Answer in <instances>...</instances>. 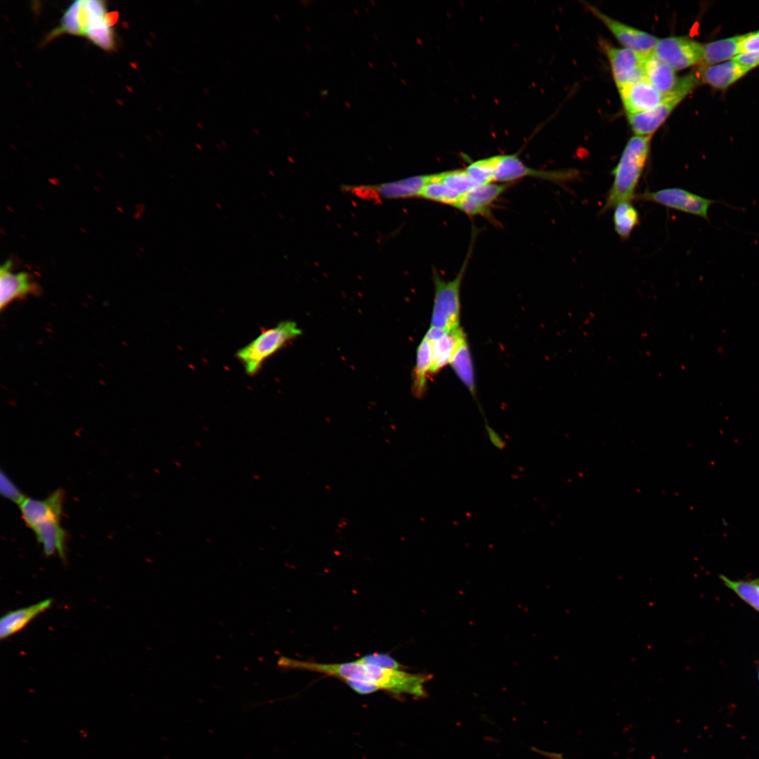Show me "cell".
Returning <instances> with one entry per match:
<instances>
[{
  "label": "cell",
  "instance_id": "cell-1",
  "mask_svg": "<svg viewBox=\"0 0 759 759\" xmlns=\"http://www.w3.org/2000/svg\"><path fill=\"white\" fill-rule=\"evenodd\" d=\"M277 666L281 669L301 670L336 677L342 680L356 681L377 687L394 696L411 695L427 696L424 684L431 677L413 674L402 670L388 669L357 661L341 663H321L280 656Z\"/></svg>",
  "mask_w": 759,
  "mask_h": 759
},
{
  "label": "cell",
  "instance_id": "cell-2",
  "mask_svg": "<svg viewBox=\"0 0 759 759\" xmlns=\"http://www.w3.org/2000/svg\"><path fill=\"white\" fill-rule=\"evenodd\" d=\"M117 13L110 12L106 3L98 0H79L64 12L59 25L48 34L46 41L62 34L84 37L106 51L116 48L114 25Z\"/></svg>",
  "mask_w": 759,
  "mask_h": 759
},
{
  "label": "cell",
  "instance_id": "cell-3",
  "mask_svg": "<svg viewBox=\"0 0 759 759\" xmlns=\"http://www.w3.org/2000/svg\"><path fill=\"white\" fill-rule=\"evenodd\" d=\"M651 136H635L629 139L616 166L612 170L613 183L609 190L604 213L618 204L631 202L644 169L650 151Z\"/></svg>",
  "mask_w": 759,
  "mask_h": 759
},
{
  "label": "cell",
  "instance_id": "cell-4",
  "mask_svg": "<svg viewBox=\"0 0 759 759\" xmlns=\"http://www.w3.org/2000/svg\"><path fill=\"white\" fill-rule=\"evenodd\" d=\"M476 232L473 230L470 245L463 263L454 278L443 279L436 269L432 277L434 286V306L431 326L442 329L448 332L460 327V290L462 283L472 254Z\"/></svg>",
  "mask_w": 759,
  "mask_h": 759
},
{
  "label": "cell",
  "instance_id": "cell-5",
  "mask_svg": "<svg viewBox=\"0 0 759 759\" xmlns=\"http://www.w3.org/2000/svg\"><path fill=\"white\" fill-rule=\"evenodd\" d=\"M301 334V330L295 322L282 321L261 331L255 339L236 352V358L246 373L253 376L259 371L266 360Z\"/></svg>",
  "mask_w": 759,
  "mask_h": 759
},
{
  "label": "cell",
  "instance_id": "cell-6",
  "mask_svg": "<svg viewBox=\"0 0 759 759\" xmlns=\"http://www.w3.org/2000/svg\"><path fill=\"white\" fill-rule=\"evenodd\" d=\"M701 83L697 73L679 78L675 88L656 108L642 112L628 115V119L636 136H651L666 120L675 107Z\"/></svg>",
  "mask_w": 759,
  "mask_h": 759
},
{
  "label": "cell",
  "instance_id": "cell-7",
  "mask_svg": "<svg viewBox=\"0 0 759 759\" xmlns=\"http://www.w3.org/2000/svg\"><path fill=\"white\" fill-rule=\"evenodd\" d=\"M432 174L417 175L378 184L344 186V190L369 200L405 199L421 197Z\"/></svg>",
  "mask_w": 759,
  "mask_h": 759
},
{
  "label": "cell",
  "instance_id": "cell-8",
  "mask_svg": "<svg viewBox=\"0 0 759 759\" xmlns=\"http://www.w3.org/2000/svg\"><path fill=\"white\" fill-rule=\"evenodd\" d=\"M661 205L664 207L693 214L709 220L710 207L718 201L701 197L679 188H665L636 195L635 198Z\"/></svg>",
  "mask_w": 759,
  "mask_h": 759
},
{
  "label": "cell",
  "instance_id": "cell-9",
  "mask_svg": "<svg viewBox=\"0 0 759 759\" xmlns=\"http://www.w3.org/2000/svg\"><path fill=\"white\" fill-rule=\"evenodd\" d=\"M703 44L687 37H669L659 39L653 53L675 70L701 63Z\"/></svg>",
  "mask_w": 759,
  "mask_h": 759
},
{
  "label": "cell",
  "instance_id": "cell-10",
  "mask_svg": "<svg viewBox=\"0 0 759 759\" xmlns=\"http://www.w3.org/2000/svg\"><path fill=\"white\" fill-rule=\"evenodd\" d=\"M577 172L574 170L547 171L526 166L517 154L500 155L495 182L510 183L526 177H533L557 183L573 180Z\"/></svg>",
  "mask_w": 759,
  "mask_h": 759
},
{
  "label": "cell",
  "instance_id": "cell-11",
  "mask_svg": "<svg viewBox=\"0 0 759 759\" xmlns=\"http://www.w3.org/2000/svg\"><path fill=\"white\" fill-rule=\"evenodd\" d=\"M609 60L613 77L618 89H621L646 79L642 61L646 54L626 48H618L608 44H602Z\"/></svg>",
  "mask_w": 759,
  "mask_h": 759
},
{
  "label": "cell",
  "instance_id": "cell-12",
  "mask_svg": "<svg viewBox=\"0 0 759 759\" xmlns=\"http://www.w3.org/2000/svg\"><path fill=\"white\" fill-rule=\"evenodd\" d=\"M588 8L593 15L606 25L624 48L642 54H647L653 51L659 40L654 35L614 19L596 7L588 5Z\"/></svg>",
  "mask_w": 759,
  "mask_h": 759
},
{
  "label": "cell",
  "instance_id": "cell-13",
  "mask_svg": "<svg viewBox=\"0 0 759 759\" xmlns=\"http://www.w3.org/2000/svg\"><path fill=\"white\" fill-rule=\"evenodd\" d=\"M510 186L497 182L477 186L465 194L455 207L471 216L488 215L493 203Z\"/></svg>",
  "mask_w": 759,
  "mask_h": 759
},
{
  "label": "cell",
  "instance_id": "cell-14",
  "mask_svg": "<svg viewBox=\"0 0 759 759\" xmlns=\"http://www.w3.org/2000/svg\"><path fill=\"white\" fill-rule=\"evenodd\" d=\"M618 91L627 115L653 109L666 98V95L659 91L646 79L624 86Z\"/></svg>",
  "mask_w": 759,
  "mask_h": 759
},
{
  "label": "cell",
  "instance_id": "cell-15",
  "mask_svg": "<svg viewBox=\"0 0 759 759\" xmlns=\"http://www.w3.org/2000/svg\"><path fill=\"white\" fill-rule=\"evenodd\" d=\"M465 335L460 327L450 332L436 327H429L424 336L429 342L432 350L429 373H436L450 364L458 342Z\"/></svg>",
  "mask_w": 759,
  "mask_h": 759
},
{
  "label": "cell",
  "instance_id": "cell-16",
  "mask_svg": "<svg viewBox=\"0 0 759 759\" xmlns=\"http://www.w3.org/2000/svg\"><path fill=\"white\" fill-rule=\"evenodd\" d=\"M10 261L0 268V309L3 310L13 301L36 291L37 287L25 272L14 273Z\"/></svg>",
  "mask_w": 759,
  "mask_h": 759
},
{
  "label": "cell",
  "instance_id": "cell-17",
  "mask_svg": "<svg viewBox=\"0 0 759 759\" xmlns=\"http://www.w3.org/2000/svg\"><path fill=\"white\" fill-rule=\"evenodd\" d=\"M751 70L748 67L733 59L713 65H703L697 74L701 83L715 89L725 90Z\"/></svg>",
  "mask_w": 759,
  "mask_h": 759
},
{
  "label": "cell",
  "instance_id": "cell-18",
  "mask_svg": "<svg viewBox=\"0 0 759 759\" xmlns=\"http://www.w3.org/2000/svg\"><path fill=\"white\" fill-rule=\"evenodd\" d=\"M60 516L46 517L30 528L41 545L46 556L57 553L60 558L63 559L65 552L66 533L60 526Z\"/></svg>",
  "mask_w": 759,
  "mask_h": 759
},
{
  "label": "cell",
  "instance_id": "cell-19",
  "mask_svg": "<svg viewBox=\"0 0 759 759\" xmlns=\"http://www.w3.org/2000/svg\"><path fill=\"white\" fill-rule=\"evenodd\" d=\"M642 68L646 80L665 95L671 92L677 84L679 78L675 70L653 52L644 56Z\"/></svg>",
  "mask_w": 759,
  "mask_h": 759
},
{
  "label": "cell",
  "instance_id": "cell-20",
  "mask_svg": "<svg viewBox=\"0 0 759 759\" xmlns=\"http://www.w3.org/2000/svg\"><path fill=\"white\" fill-rule=\"evenodd\" d=\"M51 604V599H46L4 614L0 620V638L6 639L21 630L34 618L49 609Z\"/></svg>",
  "mask_w": 759,
  "mask_h": 759
},
{
  "label": "cell",
  "instance_id": "cell-21",
  "mask_svg": "<svg viewBox=\"0 0 759 759\" xmlns=\"http://www.w3.org/2000/svg\"><path fill=\"white\" fill-rule=\"evenodd\" d=\"M744 34L715 40L703 45L702 65H713L737 58L742 53Z\"/></svg>",
  "mask_w": 759,
  "mask_h": 759
},
{
  "label": "cell",
  "instance_id": "cell-22",
  "mask_svg": "<svg viewBox=\"0 0 759 759\" xmlns=\"http://www.w3.org/2000/svg\"><path fill=\"white\" fill-rule=\"evenodd\" d=\"M450 364L460 381L469 391L475 394V383L472 359L466 335L458 344Z\"/></svg>",
  "mask_w": 759,
  "mask_h": 759
},
{
  "label": "cell",
  "instance_id": "cell-23",
  "mask_svg": "<svg viewBox=\"0 0 759 759\" xmlns=\"http://www.w3.org/2000/svg\"><path fill=\"white\" fill-rule=\"evenodd\" d=\"M432 365V350L429 342L424 337L417 349L416 365L414 370L413 390L421 397L427 387V377Z\"/></svg>",
  "mask_w": 759,
  "mask_h": 759
},
{
  "label": "cell",
  "instance_id": "cell-24",
  "mask_svg": "<svg viewBox=\"0 0 759 759\" xmlns=\"http://www.w3.org/2000/svg\"><path fill=\"white\" fill-rule=\"evenodd\" d=\"M613 223L615 231L621 238L626 240L630 237L640 223L639 213L631 202H621L614 207Z\"/></svg>",
  "mask_w": 759,
  "mask_h": 759
},
{
  "label": "cell",
  "instance_id": "cell-25",
  "mask_svg": "<svg viewBox=\"0 0 759 759\" xmlns=\"http://www.w3.org/2000/svg\"><path fill=\"white\" fill-rule=\"evenodd\" d=\"M500 155L479 159L469 163L465 171L476 186L495 181Z\"/></svg>",
  "mask_w": 759,
  "mask_h": 759
},
{
  "label": "cell",
  "instance_id": "cell-26",
  "mask_svg": "<svg viewBox=\"0 0 759 759\" xmlns=\"http://www.w3.org/2000/svg\"><path fill=\"white\" fill-rule=\"evenodd\" d=\"M462 197L441 181L439 173L432 174V177L421 195V197L426 200L453 207H455Z\"/></svg>",
  "mask_w": 759,
  "mask_h": 759
},
{
  "label": "cell",
  "instance_id": "cell-27",
  "mask_svg": "<svg viewBox=\"0 0 759 759\" xmlns=\"http://www.w3.org/2000/svg\"><path fill=\"white\" fill-rule=\"evenodd\" d=\"M439 179L451 190L463 196L477 186L465 169H458L439 172Z\"/></svg>",
  "mask_w": 759,
  "mask_h": 759
},
{
  "label": "cell",
  "instance_id": "cell-28",
  "mask_svg": "<svg viewBox=\"0 0 759 759\" xmlns=\"http://www.w3.org/2000/svg\"><path fill=\"white\" fill-rule=\"evenodd\" d=\"M726 586L734 591L741 599L759 611V588L754 582L733 581L724 576H720Z\"/></svg>",
  "mask_w": 759,
  "mask_h": 759
},
{
  "label": "cell",
  "instance_id": "cell-29",
  "mask_svg": "<svg viewBox=\"0 0 759 759\" xmlns=\"http://www.w3.org/2000/svg\"><path fill=\"white\" fill-rule=\"evenodd\" d=\"M356 661L388 669L401 670L403 668L401 663L386 654L374 653L365 655Z\"/></svg>",
  "mask_w": 759,
  "mask_h": 759
},
{
  "label": "cell",
  "instance_id": "cell-30",
  "mask_svg": "<svg viewBox=\"0 0 759 759\" xmlns=\"http://www.w3.org/2000/svg\"><path fill=\"white\" fill-rule=\"evenodd\" d=\"M0 492L6 498L19 505L26 497L3 471L0 476Z\"/></svg>",
  "mask_w": 759,
  "mask_h": 759
},
{
  "label": "cell",
  "instance_id": "cell-31",
  "mask_svg": "<svg viewBox=\"0 0 759 759\" xmlns=\"http://www.w3.org/2000/svg\"><path fill=\"white\" fill-rule=\"evenodd\" d=\"M742 51V53L759 51V30L745 34Z\"/></svg>",
  "mask_w": 759,
  "mask_h": 759
},
{
  "label": "cell",
  "instance_id": "cell-32",
  "mask_svg": "<svg viewBox=\"0 0 759 759\" xmlns=\"http://www.w3.org/2000/svg\"><path fill=\"white\" fill-rule=\"evenodd\" d=\"M737 61L751 70L759 66V51L742 53L734 58Z\"/></svg>",
  "mask_w": 759,
  "mask_h": 759
},
{
  "label": "cell",
  "instance_id": "cell-33",
  "mask_svg": "<svg viewBox=\"0 0 759 759\" xmlns=\"http://www.w3.org/2000/svg\"><path fill=\"white\" fill-rule=\"evenodd\" d=\"M345 682L355 692L362 694H370L379 690L375 686L361 682L346 681Z\"/></svg>",
  "mask_w": 759,
  "mask_h": 759
},
{
  "label": "cell",
  "instance_id": "cell-34",
  "mask_svg": "<svg viewBox=\"0 0 759 759\" xmlns=\"http://www.w3.org/2000/svg\"><path fill=\"white\" fill-rule=\"evenodd\" d=\"M486 429L491 443L497 448L502 450L506 446L505 441L500 436V435L490 426L486 425Z\"/></svg>",
  "mask_w": 759,
  "mask_h": 759
},
{
  "label": "cell",
  "instance_id": "cell-35",
  "mask_svg": "<svg viewBox=\"0 0 759 759\" xmlns=\"http://www.w3.org/2000/svg\"><path fill=\"white\" fill-rule=\"evenodd\" d=\"M758 585V588H759V584Z\"/></svg>",
  "mask_w": 759,
  "mask_h": 759
}]
</instances>
